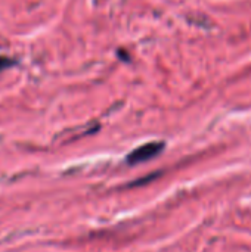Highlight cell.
<instances>
[{
	"label": "cell",
	"instance_id": "2",
	"mask_svg": "<svg viewBox=\"0 0 251 252\" xmlns=\"http://www.w3.org/2000/svg\"><path fill=\"white\" fill-rule=\"evenodd\" d=\"M12 65H15V61H12V59H9V58L0 56V71L9 68V66H12Z\"/></svg>",
	"mask_w": 251,
	"mask_h": 252
},
{
	"label": "cell",
	"instance_id": "1",
	"mask_svg": "<svg viewBox=\"0 0 251 252\" xmlns=\"http://www.w3.org/2000/svg\"><path fill=\"white\" fill-rule=\"evenodd\" d=\"M164 145L163 143H158V142H151V143H146L138 149H135L129 157H127V162L129 164H138V162H143V161H148L151 159L152 157L158 155L161 151H163Z\"/></svg>",
	"mask_w": 251,
	"mask_h": 252
}]
</instances>
